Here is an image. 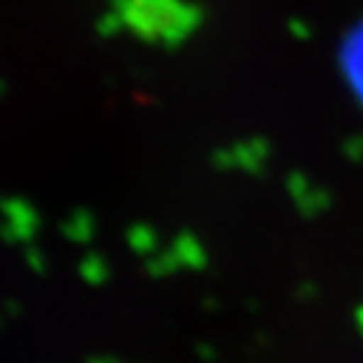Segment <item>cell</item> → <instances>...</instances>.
<instances>
[{
  "label": "cell",
  "instance_id": "cell-1",
  "mask_svg": "<svg viewBox=\"0 0 363 363\" xmlns=\"http://www.w3.org/2000/svg\"><path fill=\"white\" fill-rule=\"evenodd\" d=\"M345 71L350 83L354 85V92L359 94L363 101V24L354 31V35H350L345 45Z\"/></svg>",
  "mask_w": 363,
  "mask_h": 363
}]
</instances>
